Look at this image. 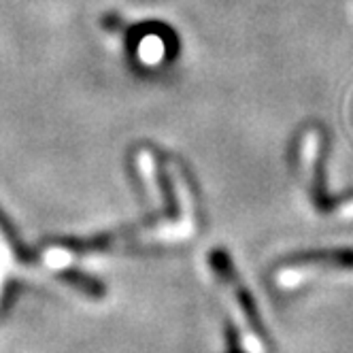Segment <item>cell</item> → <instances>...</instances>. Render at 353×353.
<instances>
[{
  "label": "cell",
  "mask_w": 353,
  "mask_h": 353,
  "mask_svg": "<svg viewBox=\"0 0 353 353\" xmlns=\"http://www.w3.org/2000/svg\"><path fill=\"white\" fill-rule=\"evenodd\" d=\"M209 264L215 270L217 279L223 288L225 300H228V305H230L232 317L239 323L243 347L249 353H264L266 347H264V339L260 336V327H258V321L254 315V307H251V300H249L247 292L239 283V276L230 264V258H225V254H221V251H215L213 256H209Z\"/></svg>",
  "instance_id": "cell-1"
},
{
  "label": "cell",
  "mask_w": 353,
  "mask_h": 353,
  "mask_svg": "<svg viewBox=\"0 0 353 353\" xmlns=\"http://www.w3.org/2000/svg\"><path fill=\"white\" fill-rule=\"evenodd\" d=\"M300 164H302V172H305V181H307L315 209L325 215L336 213L341 217H353V198L341 200V203H332V200H327V196L323 192L321 176H319V132L317 130H309L305 137H302Z\"/></svg>",
  "instance_id": "cell-2"
},
{
  "label": "cell",
  "mask_w": 353,
  "mask_h": 353,
  "mask_svg": "<svg viewBox=\"0 0 353 353\" xmlns=\"http://www.w3.org/2000/svg\"><path fill=\"white\" fill-rule=\"evenodd\" d=\"M321 270H353V249H339V251H323L302 262L283 266L276 272V285L283 290H294L305 281L313 279V274Z\"/></svg>",
  "instance_id": "cell-3"
},
{
  "label": "cell",
  "mask_w": 353,
  "mask_h": 353,
  "mask_svg": "<svg viewBox=\"0 0 353 353\" xmlns=\"http://www.w3.org/2000/svg\"><path fill=\"white\" fill-rule=\"evenodd\" d=\"M15 258H13V249L9 245V241H5V234L0 230V292H3V283L7 279L9 270L13 268Z\"/></svg>",
  "instance_id": "cell-4"
}]
</instances>
